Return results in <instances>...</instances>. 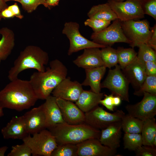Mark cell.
<instances>
[{"label": "cell", "instance_id": "cell-1", "mask_svg": "<svg viewBox=\"0 0 156 156\" xmlns=\"http://www.w3.org/2000/svg\"><path fill=\"white\" fill-rule=\"evenodd\" d=\"M38 99L29 81H10L0 91V106L21 111L34 106Z\"/></svg>", "mask_w": 156, "mask_h": 156}, {"label": "cell", "instance_id": "cell-2", "mask_svg": "<svg viewBox=\"0 0 156 156\" xmlns=\"http://www.w3.org/2000/svg\"><path fill=\"white\" fill-rule=\"evenodd\" d=\"M43 72H34L29 80L38 99L45 100L56 86L67 77L68 69L58 59L50 62Z\"/></svg>", "mask_w": 156, "mask_h": 156}, {"label": "cell", "instance_id": "cell-3", "mask_svg": "<svg viewBox=\"0 0 156 156\" xmlns=\"http://www.w3.org/2000/svg\"><path fill=\"white\" fill-rule=\"evenodd\" d=\"M48 129L55 137L57 145L77 144L92 138L99 140L101 133L100 130L85 123L72 125L64 122Z\"/></svg>", "mask_w": 156, "mask_h": 156}, {"label": "cell", "instance_id": "cell-4", "mask_svg": "<svg viewBox=\"0 0 156 156\" xmlns=\"http://www.w3.org/2000/svg\"><path fill=\"white\" fill-rule=\"evenodd\" d=\"M49 61L47 52L36 46L29 45L21 51L8 72V78L10 81L18 78L20 73L28 69H34L43 72L45 66Z\"/></svg>", "mask_w": 156, "mask_h": 156}, {"label": "cell", "instance_id": "cell-5", "mask_svg": "<svg viewBox=\"0 0 156 156\" xmlns=\"http://www.w3.org/2000/svg\"><path fill=\"white\" fill-rule=\"evenodd\" d=\"M31 136L29 134L23 138V143L30 148L33 156H51L57 144L55 137L49 130L44 129L35 133Z\"/></svg>", "mask_w": 156, "mask_h": 156}, {"label": "cell", "instance_id": "cell-6", "mask_svg": "<svg viewBox=\"0 0 156 156\" xmlns=\"http://www.w3.org/2000/svg\"><path fill=\"white\" fill-rule=\"evenodd\" d=\"M121 25L132 48L141 44H146L151 34L149 23L146 19L121 21Z\"/></svg>", "mask_w": 156, "mask_h": 156}, {"label": "cell", "instance_id": "cell-7", "mask_svg": "<svg viewBox=\"0 0 156 156\" xmlns=\"http://www.w3.org/2000/svg\"><path fill=\"white\" fill-rule=\"evenodd\" d=\"M113 69H110L104 80L101 83V88L108 89L114 95L120 97L122 100L129 102V81L119 65Z\"/></svg>", "mask_w": 156, "mask_h": 156}, {"label": "cell", "instance_id": "cell-8", "mask_svg": "<svg viewBox=\"0 0 156 156\" xmlns=\"http://www.w3.org/2000/svg\"><path fill=\"white\" fill-rule=\"evenodd\" d=\"M79 25L77 22H66L62 31L69 40L68 55L86 49L92 48H102L106 46L90 40L82 36L79 31Z\"/></svg>", "mask_w": 156, "mask_h": 156}, {"label": "cell", "instance_id": "cell-9", "mask_svg": "<svg viewBox=\"0 0 156 156\" xmlns=\"http://www.w3.org/2000/svg\"><path fill=\"white\" fill-rule=\"evenodd\" d=\"M125 114L122 110L110 113L98 105L85 113L84 123L94 128L102 130L114 122L121 121Z\"/></svg>", "mask_w": 156, "mask_h": 156}, {"label": "cell", "instance_id": "cell-10", "mask_svg": "<svg viewBox=\"0 0 156 156\" xmlns=\"http://www.w3.org/2000/svg\"><path fill=\"white\" fill-rule=\"evenodd\" d=\"M93 42L106 47H111L116 43L124 42L129 44L131 42L124 34L121 21L118 19L113 21L106 28L98 32H93L91 36Z\"/></svg>", "mask_w": 156, "mask_h": 156}, {"label": "cell", "instance_id": "cell-11", "mask_svg": "<svg viewBox=\"0 0 156 156\" xmlns=\"http://www.w3.org/2000/svg\"><path fill=\"white\" fill-rule=\"evenodd\" d=\"M141 0H126L118 2L108 0L107 3L121 21L138 20L144 17Z\"/></svg>", "mask_w": 156, "mask_h": 156}, {"label": "cell", "instance_id": "cell-12", "mask_svg": "<svg viewBox=\"0 0 156 156\" xmlns=\"http://www.w3.org/2000/svg\"><path fill=\"white\" fill-rule=\"evenodd\" d=\"M139 102L127 105L129 114L143 121L154 117L156 114V94L144 92Z\"/></svg>", "mask_w": 156, "mask_h": 156}, {"label": "cell", "instance_id": "cell-13", "mask_svg": "<svg viewBox=\"0 0 156 156\" xmlns=\"http://www.w3.org/2000/svg\"><path fill=\"white\" fill-rule=\"evenodd\" d=\"M83 90L81 83L76 81L71 80L68 77L62 81L51 93L56 98L75 102Z\"/></svg>", "mask_w": 156, "mask_h": 156}, {"label": "cell", "instance_id": "cell-14", "mask_svg": "<svg viewBox=\"0 0 156 156\" xmlns=\"http://www.w3.org/2000/svg\"><path fill=\"white\" fill-rule=\"evenodd\" d=\"M77 156H113L116 150L102 144L99 140L92 138L77 144Z\"/></svg>", "mask_w": 156, "mask_h": 156}, {"label": "cell", "instance_id": "cell-15", "mask_svg": "<svg viewBox=\"0 0 156 156\" xmlns=\"http://www.w3.org/2000/svg\"><path fill=\"white\" fill-rule=\"evenodd\" d=\"M23 116L28 134L32 135L47 128L46 118L42 104L32 108Z\"/></svg>", "mask_w": 156, "mask_h": 156}, {"label": "cell", "instance_id": "cell-16", "mask_svg": "<svg viewBox=\"0 0 156 156\" xmlns=\"http://www.w3.org/2000/svg\"><path fill=\"white\" fill-rule=\"evenodd\" d=\"M56 101L65 122L72 125L84 123L85 113L75 104L60 98H56Z\"/></svg>", "mask_w": 156, "mask_h": 156}, {"label": "cell", "instance_id": "cell-17", "mask_svg": "<svg viewBox=\"0 0 156 156\" xmlns=\"http://www.w3.org/2000/svg\"><path fill=\"white\" fill-rule=\"evenodd\" d=\"M122 130L121 120L114 122L101 130L99 140L103 145L116 150L120 146Z\"/></svg>", "mask_w": 156, "mask_h": 156}, {"label": "cell", "instance_id": "cell-18", "mask_svg": "<svg viewBox=\"0 0 156 156\" xmlns=\"http://www.w3.org/2000/svg\"><path fill=\"white\" fill-rule=\"evenodd\" d=\"M144 63L137 57L122 70V72L129 83L136 89L135 91L141 86L147 76Z\"/></svg>", "mask_w": 156, "mask_h": 156}, {"label": "cell", "instance_id": "cell-19", "mask_svg": "<svg viewBox=\"0 0 156 156\" xmlns=\"http://www.w3.org/2000/svg\"><path fill=\"white\" fill-rule=\"evenodd\" d=\"M73 62L78 67L84 69L104 66L101 57V50L99 48L84 49L83 53L78 56Z\"/></svg>", "mask_w": 156, "mask_h": 156}, {"label": "cell", "instance_id": "cell-20", "mask_svg": "<svg viewBox=\"0 0 156 156\" xmlns=\"http://www.w3.org/2000/svg\"><path fill=\"white\" fill-rule=\"evenodd\" d=\"M4 139H23L28 134L23 115L12 118L6 125L1 129Z\"/></svg>", "mask_w": 156, "mask_h": 156}, {"label": "cell", "instance_id": "cell-21", "mask_svg": "<svg viewBox=\"0 0 156 156\" xmlns=\"http://www.w3.org/2000/svg\"><path fill=\"white\" fill-rule=\"evenodd\" d=\"M56 99V97L50 95L42 104L46 118V128L48 129L65 122Z\"/></svg>", "mask_w": 156, "mask_h": 156}, {"label": "cell", "instance_id": "cell-22", "mask_svg": "<svg viewBox=\"0 0 156 156\" xmlns=\"http://www.w3.org/2000/svg\"><path fill=\"white\" fill-rule=\"evenodd\" d=\"M103 96V93H96L91 90H83L75 104L82 111L85 113L99 105Z\"/></svg>", "mask_w": 156, "mask_h": 156}, {"label": "cell", "instance_id": "cell-23", "mask_svg": "<svg viewBox=\"0 0 156 156\" xmlns=\"http://www.w3.org/2000/svg\"><path fill=\"white\" fill-rule=\"evenodd\" d=\"M104 66L85 69L86 78L81 83L82 86H90L91 91L96 93L101 92V81L106 71Z\"/></svg>", "mask_w": 156, "mask_h": 156}, {"label": "cell", "instance_id": "cell-24", "mask_svg": "<svg viewBox=\"0 0 156 156\" xmlns=\"http://www.w3.org/2000/svg\"><path fill=\"white\" fill-rule=\"evenodd\" d=\"M2 37L0 40V59L6 60L11 54L15 45V36L13 31L7 27L0 29Z\"/></svg>", "mask_w": 156, "mask_h": 156}, {"label": "cell", "instance_id": "cell-25", "mask_svg": "<svg viewBox=\"0 0 156 156\" xmlns=\"http://www.w3.org/2000/svg\"><path fill=\"white\" fill-rule=\"evenodd\" d=\"M89 18L103 19L110 21L118 19L107 2L92 6L88 13Z\"/></svg>", "mask_w": 156, "mask_h": 156}, {"label": "cell", "instance_id": "cell-26", "mask_svg": "<svg viewBox=\"0 0 156 156\" xmlns=\"http://www.w3.org/2000/svg\"><path fill=\"white\" fill-rule=\"evenodd\" d=\"M140 134L142 140V145L153 147V140L156 137V123L154 117L143 121Z\"/></svg>", "mask_w": 156, "mask_h": 156}, {"label": "cell", "instance_id": "cell-27", "mask_svg": "<svg viewBox=\"0 0 156 156\" xmlns=\"http://www.w3.org/2000/svg\"><path fill=\"white\" fill-rule=\"evenodd\" d=\"M122 130L125 133H141L143 121L128 114L121 120Z\"/></svg>", "mask_w": 156, "mask_h": 156}, {"label": "cell", "instance_id": "cell-28", "mask_svg": "<svg viewBox=\"0 0 156 156\" xmlns=\"http://www.w3.org/2000/svg\"><path fill=\"white\" fill-rule=\"evenodd\" d=\"M116 50L118 57V63L122 70L137 57L138 53L133 48H125L119 47Z\"/></svg>", "mask_w": 156, "mask_h": 156}, {"label": "cell", "instance_id": "cell-29", "mask_svg": "<svg viewBox=\"0 0 156 156\" xmlns=\"http://www.w3.org/2000/svg\"><path fill=\"white\" fill-rule=\"evenodd\" d=\"M101 58L104 66L110 69L118 63L116 49L110 46L106 47L101 50Z\"/></svg>", "mask_w": 156, "mask_h": 156}, {"label": "cell", "instance_id": "cell-30", "mask_svg": "<svg viewBox=\"0 0 156 156\" xmlns=\"http://www.w3.org/2000/svg\"><path fill=\"white\" fill-rule=\"evenodd\" d=\"M125 149L135 151L142 145V140L140 133H125L123 137Z\"/></svg>", "mask_w": 156, "mask_h": 156}, {"label": "cell", "instance_id": "cell-31", "mask_svg": "<svg viewBox=\"0 0 156 156\" xmlns=\"http://www.w3.org/2000/svg\"><path fill=\"white\" fill-rule=\"evenodd\" d=\"M144 92L156 94V76H146L141 86L134 94L140 96L143 95Z\"/></svg>", "mask_w": 156, "mask_h": 156}, {"label": "cell", "instance_id": "cell-32", "mask_svg": "<svg viewBox=\"0 0 156 156\" xmlns=\"http://www.w3.org/2000/svg\"><path fill=\"white\" fill-rule=\"evenodd\" d=\"M77 144H66L58 145L51 156H77Z\"/></svg>", "mask_w": 156, "mask_h": 156}, {"label": "cell", "instance_id": "cell-33", "mask_svg": "<svg viewBox=\"0 0 156 156\" xmlns=\"http://www.w3.org/2000/svg\"><path fill=\"white\" fill-rule=\"evenodd\" d=\"M137 58L144 63L148 61H156V51L145 44L140 45Z\"/></svg>", "mask_w": 156, "mask_h": 156}, {"label": "cell", "instance_id": "cell-34", "mask_svg": "<svg viewBox=\"0 0 156 156\" xmlns=\"http://www.w3.org/2000/svg\"><path fill=\"white\" fill-rule=\"evenodd\" d=\"M111 21L103 19L89 18L84 22L85 26L91 27L94 32H98L103 30L111 24Z\"/></svg>", "mask_w": 156, "mask_h": 156}, {"label": "cell", "instance_id": "cell-35", "mask_svg": "<svg viewBox=\"0 0 156 156\" xmlns=\"http://www.w3.org/2000/svg\"><path fill=\"white\" fill-rule=\"evenodd\" d=\"M32 155L30 148L25 144L12 146L8 156H30Z\"/></svg>", "mask_w": 156, "mask_h": 156}, {"label": "cell", "instance_id": "cell-36", "mask_svg": "<svg viewBox=\"0 0 156 156\" xmlns=\"http://www.w3.org/2000/svg\"><path fill=\"white\" fill-rule=\"evenodd\" d=\"M141 5L144 14L148 15L156 20V0H141Z\"/></svg>", "mask_w": 156, "mask_h": 156}, {"label": "cell", "instance_id": "cell-37", "mask_svg": "<svg viewBox=\"0 0 156 156\" xmlns=\"http://www.w3.org/2000/svg\"><path fill=\"white\" fill-rule=\"evenodd\" d=\"M46 0H21L19 3L23 8L27 12L30 13L35 10L40 5L44 6Z\"/></svg>", "mask_w": 156, "mask_h": 156}, {"label": "cell", "instance_id": "cell-38", "mask_svg": "<svg viewBox=\"0 0 156 156\" xmlns=\"http://www.w3.org/2000/svg\"><path fill=\"white\" fill-rule=\"evenodd\" d=\"M134 151L136 156H156V148L150 146L142 145Z\"/></svg>", "mask_w": 156, "mask_h": 156}, {"label": "cell", "instance_id": "cell-39", "mask_svg": "<svg viewBox=\"0 0 156 156\" xmlns=\"http://www.w3.org/2000/svg\"><path fill=\"white\" fill-rule=\"evenodd\" d=\"M114 95L112 93L109 95L104 94L105 98L103 99H102L100 100V104L105 106L108 110L114 112L115 107L113 101Z\"/></svg>", "mask_w": 156, "mask_h": 156}, {"label": "cell", "instance_id": "cell-40", "mask_svg": "<svg viewBox=\"0 0 156 156\" xmlns=\"http://www.w3.org/2000/svg\"><path fill=\"white\" fill-rule=\"evenodd\" d=\"M144 65L147 76H156V61L147 62Z\"/></svg>", "mask_w": 156, "mask_h": 156}, {"label": "cell", "instance_id": "cell-41", "mask_svg": "<svg viewBox=\"0 0 156 156\" xmlns=\"http://www.w3.org/2000/svg\"><path fill=\"white\" fill-rule=\"evenodd\" d=\"M151 34L146 44L151 47L155 50H156V25L155 24L154 26L151 27Z\"/></svg>", "mask_w": 156, "mask_h": 156}, {"label": "cell", "instance_id": "cell-42", "mask_svg": "<svg viewBox=\"0 0 156 156\" xmlns=\"http://www.w3.org/2000/svg\"><path fill=\"white\" fill-rule=\"evenodd\" d=\"M8 8L12 11L14 16L20 19L23 18V16L21 14L19 8L16 3H15L13 5L8 6Z\"/></svg>", "mask_w": 156, "mask_h": 156}, {"label": "cell", "instance_id": "cell-43", "mask_svg": "<svg viewBox=\"0 0 156 156\" xmlns=\"http://www.w3.org/2000/svg\"><path fill=\"white\" fill-rule=\"evenodd\" d=\"M0 16L1 18H10L15 17L12 11L8 7L0 12Z\"/></svg>", "mask_w": 156, "mask_h": 156}, {"label": "cell", "instance_id": "cell-44", "mask_svg": "<svg viewBox=\"0 0 156 156\" xmlns=\"http://www.w3.org/2000/svg\"><path fill=\"white\" fill-rule=\"evenodd\" d=\"M60 0H46L44 6L49 8L58 5Z\"/></svg>", "mask_w": 156, "mask_h": 156}, {"label": "cell", "instance_id": "cell-45", "mask_svg": "<svg viewBox=\"0 0 156 156\" xmlns=\"http://www.w3.org/2000/svg\"><path fill=\"white\" fill-rule=\"evenodd\" d=\"M121 99L119 96H114L113 97L114 105L115 107L119 106L121 103Z\"/></svg>", "mask_w": 156, "mask_h": 156}, {"label": "cell", "instance_id": "cell-46", "mask_svg": "<svg viewBox=\"0 0 156 156\" xmlns=\"http://www.w3.org/2000/svg\"><path fill=\"white\" fill-rule=\"evenodd\" d=\"M8 7L7 5L3 0H0V12Z\"/></svg>", "mask_w": 156, "mask_h": 156}, {"label": "cell", "instance_id": "cell-47", "mask_svg": "<svg viewBox=\"0 0 156 156\" xmlns=\"http://www.w3.org/2000/svg\"><path fill=\"white\" fill-rule=\"evenodd\" d=\"M8 147L6 146H4L0 147V156H4Z\"/></svg>", "mask_w": 156, "mask_h": 156}, {"label": "cell", "instance_id": "cell-48", "mask_svg": "<svg viewBox=\"0 0 156 156\" xmlns=\"http://www.w3.org/2000/svg\"><path fill=\"white\" fill-rule=\"evenodd\" d=\"M3 108L0 106V118L4 115Z\"/></svg>", "mask_w": 156, "mask_h": 156}, {"label": "cell", "instance_id": "cell-49", "mask_svg": "<svg viewBox=\"0 0 156 156\" xmlns=\"http://www.w3.org/2000/svg\"><path fill=\"white\" fill-rule=\"evenodd\" d=\"M5 2H6L7 1H15L17 2H19L20 1H21V0H3Z\"/></svg>", "mask_w": 156, "mask_h": 156}, {"label": "cell", "instance_id": "cell-50", "mask_svg": "<svg viewBox=\"0 0 156 156\" xmlns=\"http://www.w3.org/2000/svg\"><path fill=\"white\" fill-rule=\"evenodd\" d=\"M114 0L116 1H118V2H122V1H124L126 0Z\"/></svg>", "mask_w": 156, "mask_h": 156}, {"label": "cell", "instance_id": "cell-51", "mask_svg": "<svg viewBox=\"0 0 156 156\" xmlns=\"http://www.w3.org/2000/svg\"><path fill=\"white\" fill-rule=\"evenodd\" d=\"M1 18H1V16H0V21L1 20Z\"/></svg>", "mask_w": 156, "mask_h": 156}, {"label": "cell", "instance_id": "cell-52", "mask_svg": "<svg viewBox=\"0 0 156 156\" xmlns=\"http://www.w3.org/2000/svg\"><path fill=\"white\" fill-rule=\"evenodd\" d=\"M1 59H0V64H1Z\"/></svg>", "mask_w": 156, "mask_h": 156}]
</instances>
